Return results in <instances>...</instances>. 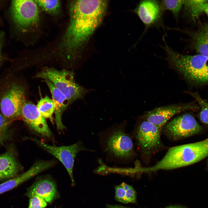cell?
Here are the masks:
<instances>
[{
    "mask_svg": "<svg viewBox=\"0 0 208 208\" xmlns=\"http://www.w3.org/2000/svg\"><path fill=\"white\" fill-rule=\"evenodd\" d=\"M107 5L106 0H76L70 7L69 25L60 46L67 58L77 54L100 25Z\"/></svg>",
    "mask_w": 208,
    "mask_h": 208,
    "instance_id": "cell-1",
    "label": "cell"
},
{
    "mask_svg": "<svg viewBox=\"0 0 208 208\" xmlns=\"http://www.w3.org/2000/svg\"><path fill=\"white\" fill-rule=\"evenodd\" d=\"M126 125L125 121L115 124L98 134L100 146L109 162L126 163L135 156L132 138L126 132Z\"/></svg>",
    "mask_w": 208,
    "mask_h": 208,
    "instance_id": "cell-2",
    "label": "cell"
},
{
    "mask_svg": "<svg viewBox=\"0 0 208 208\" xmlns=\"http://www.w3.org/2000/svg\"><path fill=\"white\" fill-rule=\"evenodd\" d=\"M169 64L190 84L196 86L208 84V57L200 54L184 55L170 47L165 50Z\"/></svg>",
    "mask_w": 208,
    "mask_h": 208,
    "instance_id": "cell-3",
    "label": "cell"
},
{
    "mask_svg": "<svg viewBox=\"0 0 208 208\" xmlns=\"http://www.w3.org/2000/svg\"><path fill=\"white\" fill-rule=\"evenodd\" d=\"M35 77L51 82L67 98L70 104L77 99H83L90 91L76 81L73 72L66 69L59 70L44 67L37 73Z\"/></svg>",
    "mask_w": 208,
    "mask_h": 208,
    "instance_id": "cell-4",
    "label": "cell"
},
{
    "mask_svg": "<svg viewBox=\"0 0 208 208\" xmlns=\"http://www.w3.org/2000/svg\"><path fill=\"white\" fill-rule=\"evenodd\" d=\"M30 139L62 162L68 173L72 186H74L75 183L73 170L74 160L76 155L79 152L82 151H94V150L85 147L81 141L70 145L57 146L47 144L44 141L35 138Z\"/></svg>",
    "mask_w": 208,
    "mask_h": 208,
    "instance_id": "cell-5",
    "label": "cell"
},
{
    "mask_svg": "<svg viewBox=\"0 0 208 208\" xmlns=\"http://www.w3.org/2000/svg\"><path fill=\"white\" fill-rule=\"evenodd\" d=\"M162 128L144 120L136 127L134 136L143 154L149 156L159 149L162 146L160 136Z\"/></svg>",
    "mask_w": 208,
    "mask_h": 208,
    "instance_id": "cell-6",
    "label": "cell"
},
{
    "mask_svg": "<svg viewBox=\"0 0 208 208\" xmlns=\"http://www.w3.org/2000/svg\"><path fill=\"white\" fill-rule=\"evenodd\" d=\"M202 129L193 116L185 114L166 122L162 127V132L169 139L176 141L198 134Z\"/></svg>",
    "mask_w": 208,
    "mask_h": 208,
    "instance_id": "cell-7",
    "label": "cell"
},
{
    "mask_svg": "<svg viewBox=\"0 0 208 208\" xmlns=\"http://www.w3.org/2000/svg\"><path fill=\"white\" fill-rule=\"evenodd\" d=\"M26 102L24 88L18 84H12L1 101L2 114L12 122L21 120V111Z\"/></svg>",
    "mask_w": 208,
    "mask_h": 208,
    "instance_id": "cell-8",
    "label": "cell"
},
{
    "mask_svg": "<svg viewBox=\"0 0 208 208\" xmlns=\"http://www.w3.org/2000/svg\"><path fill=\"white\" fill-rule=\"evenodd\" d=\"M12 18L19 28L26 29L35 25L39 20V11L35 1L17 0L12 1Z\"/></svg>",
    "mask_w": 208,
    "mask_h": 208,
    "instance_id": "cell-9",
    "label": "cell"
},
{
    "mask_svg": "<svg viewBox=\"0 0 208 208\" xmlns=\"http://www.w3.org/2000/svg\"><path fill=\"white\" fill-rule=\"evenodd\" d=\"M200 109L194 102L174 104L156 107L146 112L142 118L156 126L162 127L174 115L185 111H196Z\"/></svg>",
    "mask_w": 208,
    "mask_h": 208,
    "instance_id": "cell-10",
    "label": "cell"
},
{
    "mask_svg": "<svg viewBox=\"0 0 208 208\" xmlns=\"http://www.w3.org/2000/svg\"><path fill=\"white\" fill-rule=\"evenodd\" d=\"M21 118L35 132L48 137L51 136V132L45 118L41 116L37 106L32 103L25 102L22 109Z\"/></svg>",
    "mask_w": 208,
    "mask_h": 208,
    "instance_id": "cell-11",
    "label": "cell"
},
{
    "mask_svg": "<svg viewBox=\"0 0 208 208\" xmlns=\"http://www.w3.org/2000/svg\"><path fill=\"white\" fill-rule=\"evenodd\" d=\"M25 195L29 198L34 195L38 196L49 204L60 196L56 183L49 176L37 178L28 188Z\"/></svg>",
    "mask_w": 208,
    "mask_h": 208,
    "instance_id": "cell-12",
    "label": "cell"
},
{
    "mask_svg": "<svg viewBox=\"0 0 208 208\" xmlns=\"http://www.w3.org/2000/svg\"><path fill=\"white\" fill-rule=\"evenodd\" d=\"M161 9L156 0H143L137 6L135 12L146 29L156 23L161 16Z\"/></svg>",
    "mask_w": 208,
    "mask_h": 208,
    "instance_id": "cell-13",
    "label": "cell"
},
{
    "mask_svg": "<svg viewBox=\"0 0 208 208\" xmlns=\"http://www.w3.org/2000/svg\"><path fill=\"white\" fill-rule=\"evenodd\" d=\"M21 169L12 146L5 152L0 155V179L14 178Z\"/></svg>",
    "mask_w": 208,
    "mask_h": 208,
    "instance_id": "cell-14",
    "label": "cell"
},
{
    "mask_svg": "<svg viewBox=\"0 0 208 208\" xmlns=\"http://www.w3.org/2000/svg\"><path fill=\"white\" fill-rule=\"evenodd\" d=\"M51 94L55 104V121L57 129L63 131L65 127L62 121V114L70 104L67 98L49 81L44 80Z\"/></svg>",
    "mask_w": 208,
    "mask_h": 208,
    "instance_id": "cell-15",
    "label": "cell"
},
{
    "mask_svg": "<svg viewBox=\"0 0 208 208\" xmlns=\"http://www.w3.org/2000/svg\"><path fill=\"white\" fill-rule=\"evenodd\" d=\"M194 45L199 54L208 57V25H202L193 36Z\"/></svg>",
    "mask_w": 208,
    "mask_h": 208,
    "instance_id": "cell-16",
    "label": "cell"
},
{
    "mask_svg": "<svg viewBox=\"0 0 208 208\" xmlns=\"http://www.w3.org/2000/svg\"><path fill=\"white\" fill-rule=\"evenodd\" d=\"M208 0H185L184 5L190 17L194 20L204 11L206 3Z\"/></svg>",
    "mask_w": 208,
    "mask_h": 208,
    "instance_id": "cell-17",
    "label": "cell"
},
{
    "mask_svg": "<svg viewBox=\"0 0 208 208\" xmlns=\"http://www.w3.org/2000/svg\"><path fill=\"white\" fill-rule=\"evenodd\" d=\"M36 106L43 117L49 118L52 122V116L55 110V104L52 99L46 96L39 100Z\"/></svg>",
    "mask_w": 208,
    "mask_h": 208,
    "instance_id": "cell-18",
    "label": "cell"
},
{
    "mask_svg": "<svg viewBox=\"0 0 208 208\" xmlns=\"http://www.w3.org/2000/svg\"><path fill=\"white\" fill-rule=\"evenodd\" d=\"M12 122L0 114V145L4 144L11 138L12 133L10 127Z\"/></svg>",
    "mask_w": 208,
    "mask_h": 208,
    "instance_id": "cell-19",
    "label": "cell"
},
{
    "mask_svg": "<svg viewBox=\"0 0 208 208\" xmlns=\"http://www.w3.org/2000/svg\"><path fill=\"white\" fill-rule=\"evenodd\" d=\"M185 0H162L160 5L161 10H168L171 12L176 19L184 5Z\"/></svg>",
    "mask_w": 208,
    "mask_h": 208,
    "instance_id": "cell-20",
    "label": "cell"
},
{
    "mask_svg": "<svg viewBox=\"0 0 208 208\" xmlns=\"http://www.w3.org/2000/svg\"><path fill=\"white\" fill-rule=\"evenodd\" d=\"M187 93L194 98L198 104L200 111L199 118L203 123L208 124V103L205 101L197 92H194L187 91Z\"/></svg>",
    "mask_w": 208,
    "mask_h": 208,
    "instance_id": "cell-21",
    "label": "cell"
},
{
    "mask_svg": "<svg viewBox=\"0 0 208 208\" xmlns=\"http://www.w3.org/2000/svg\"><path fill=\"white\" fill-rule=\"evenodd\" d=\"M37 5L44 10L51 14H55L59 10L60 3L59 0H36Z\"/></svg>",
    "mask_w": 208,
    "mask_h": 208,
    "instance_id": "cell-22",
    "label": "cell"
},
{
    "mask_svg": "<svg viewBox=\"0 0 208 208\" xmlns=\"http://www.w3.org/2000/svg\"><path fill=\"white\" fill-rule=\"evenodd\" d=\"M125 190L126 204L135 203L137 200L136 193L132 186L125 183H121Z\"/></svg>",
    "mask_w": 208,
    "mask_h": 208,
    "instance_id": "cell-23",
    "label": "cell"
},
{
    "mask_svg": "<svg viewBox=\"0 0 208 208\" xmlns=\"http://www.w3.org/2000/svg\"><path fill=\"white\" fill-rule=\"evenodd\" d=\"M28 208H45L47 203L41 197L36 195L29 198Z\"/></svg>",
    "mask_w": 208,
    "mask_h": 208,
    "instance_id": "cell-24",
    "label": "cell"
},
{
    "mask_svg": "<svg viewBox=\"0 0 208 208\" xmlns=\"http://www.w3.org/2000/svg\"><path fill=\"white\" fill-rule=\"evenodd\" d=\"M114 188L115 198L116 200L120 202L126 204L125 190L122 184L115 185Z\"/></svg>",
    "mask_w": 208,
    "mask_h": 208,
    "instance_id": "cell-25",
    "label": "cell"
},
{
    "mask_svg": "<svg viewBox=\"0 0 208 208\" xmlns=\"http://www.w3.org/2000/svg\"><path fill=\"white\" fill-rule=\"evenodd\" d=\"M106 208H131L129 207L118 205L107 204Z\"/></svg>",
    "mask_w": 208,
    "mask_h": 208,
    "instance_id": "cell-26",
    "label": "cell"
},
{
    "mask_svg": "<svg viewBox=\"0 0 208 208\" xmlns=\"http://www.w3.org/2000/svg\"><path fill=\"white\" fill-rule=\"evenodd\" d=\"M204 12L208 15V2H207L205 5Z\"/></svg>",
    "mask_w": 208,
    "mask_h": 208,
    "instance_id": "cell-27",
    "label": "cell"
},
{
    "mask_svg": "<svg viewBox=\"0 0 208 208\" xmlns=\"http://www.w3.org/2000/svg\"><path fill=\"white\" fill-rule=\"evenodd\" d=\"M165 208H188L185 207L181 206H170Z\"/></svg>",
    "mask_w": 208,
    "mask_h": 208,
    "instance_id": "cell-28",
    "label": "cell"
},
{
    "mask_svg": "<svg viewBox=\"0 0 208 208\" xmlns=\"http://www.w3.org/2000/svg\"><path fill=\"white\" fill-rule=\"evenodd\" d=\"M54 208H61V207H57L56 206H55Z\"/></svg>",
    "mask_w": 208,
    "mask_h": 208,
    "instance_id": "cell-29",
    "label": "cell"
},
{
    "mask_svg": "<svg viewBox=\"0 0 208 208\" xmlns=\"http://www.w3.org/2000/svg\"></svg>",
    "mask_w": 208,
    "mask_h": 208,
    "instance_id": "cell-30",
    "label": "cell"
}]
</instances>
